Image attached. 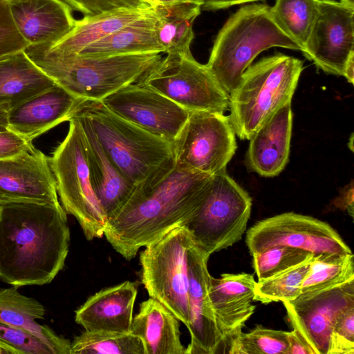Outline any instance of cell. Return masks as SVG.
<instances>
[{
  "instance_id": "6da1fadb",
  "label": "cell",
  "mask_w": 354,
  "mask_h": 354,
  "mask_svg": "<svg viewBox=\"0 0 354 354\" xmlns=\"http://www.w3.org/2000/svg\"><path fill=\"white\" fill-rule=\"evenodd\" d=\"M70 245L60 203H0V279L17 288L50 283L63 269Z\"/></svg>"
},
{
  "instance_id": "7a4b0ae2",
  "label": "cell",
  "mask_w": 354,
  "mask_h": 354,
  "mask_svg": "<svg viewBox=\"0 0 354 354\" xmlns=\"http://www.w3.org/2000/svg\"><path fill=\"white\" fill-rule=\"evenodd\" d=\"M211 177L175 165L160 181L134 188L107 220L104 236L118 253L131 260L140 248L188 222L204 199Z\"/></svg>"
},
{
  "instance_id": "3957f363",
  "label": "cell",
  "mask_w": 354,
  "mask_h": 354,
  "mask_svg": "<svg viewBox=\"0 0 354 354\" xmlns=\"http://www.w3.org/2000/svg\"><path fill=\"white\" fill-rule=\"evenodd\" d=\"M72 118L90 126L109 159L134 188L153 185L175 167L172 142L122 118L102 100L79 98Z\"/></svg>"
},
{
  "instance_id": "277c9868",
  "label": "cell",
  "mask_w": 354,
  "mask_h": 354,
  "mask_svg": "<svg viewBox=\"0 0 354 354\" xmlns=\"http://www.w3.org/2000/svg\"><path fill=\"white\" fill-rule=\"evenodd\" d=\"M28 57L57 85L80 99L102 100L136 83L162 57L160 53L85 57L52 49L49 44L28 45Z\"/></svg>"
},
{
  "instance_id": "5b68a950",
  "label": "cell",
  "mask_w": 354,
  "mask_h": 354,
  "mask_svg": "<svg viewBox=\"0 0 354 354\" xmlns=\"http://www.w3.org/2000/svg\"><path fill=\"white\" fill-rule=\"evenodd\" d=\"M272 47L301 51L277 25L270 7L266 4L244 6L231 15L218 32L205 65L230 95L254 58Z\"/></svg>"
},
{
  "instance_id": "8992f818",
  "label": "cell",
  "mask_w": 354,
  "mask_h": 354,
  "mask_svg": "<svg viewBox=\"0 0 354 354\" xmlns=\"http://www.w3.org/2000/svg\"><path fill=\"white\" fill-rule=\"evenodd\" d=\"M303 62L277 53L249 66L230 93L228 115L236 135L249 140L279 109L291 102Z\"/></svg>"
},
{
  "instance_id": "52a82bcc",
  "label": "cell",
  "mask_w": 354,
  "mask_h": 354,
  "mask_svg": "<svg viewBox=\"0 0 354 354\" xmlns=\"http://www.w3.org/2000/svg\"><path fill=\"white\" fill-rule=\"evenodd\" d=\"M58 196L66 214L78 221L86 239L102 238L107 222L95 194L88 166L83 128L75 118L49 158Z\"/></svg>"
},
{
  "instance_id": "ba28073f",
  "label": "cell",
  "mask_w": 354,
  "mask_h": 354,
  "mask_svg": "<svg viewBox=\"0 0 354 354\" xmlns=\"http://www.w3.org/2000/svg\"><path fill=\"white\" fill-rule=\"evenodd\" d=\"M251 209L250 195L223 169L212 175L204 199L185 226L195 245L210 257L241 239Z\"/></svg>"
},
{
  "instance_id": "9c48e42d",
  "label": "cell",
  "mask_w": 354,
  "mask_h": 354,
  "mask_svg": "<svg viewBox=\"0 0 354 354\" xmlns=\"http://www.w3.org/2000/svg\"><path fill=\"white\" fill-rule=\"evenodd\" d=\"M194 243L189 230L181 225L145 246L140 255L142 283L149 296L187 328L190 320L187 252Z\"/></svg>"
},
{
  "instance_id": "30bf717a",
  "label": "cell",
  "mask_w": 354,
  "mask_h": 354,
  "mask_svg": "<svg viewBox=\"0 0 354 354\" xmlns=\"http://www.w3.org/2000/svg\"><path fill=\"white\" fill-rule=\"evenodd\" d=\"M137 82L189 112L224 113L229 109V94L192 53L167 54Z\"/></svg>"
},
{
  "instance_id": "8fae6325",
  "label": "cell",
  "mask_w": 354,
  "mask_h": 354,
  "mask_svg": "<svg viewBox=\"0 0 354 354\" xmlns=\"http://www.w3.org/2000/svg\"><path fill=\"white\" fill-rule=\"evenodd\" d=\"M245 243L250 254L277 245L308 251L318 260L353 254L328 223L292 212L257 222L248 230Z\"/></svg>"
},
{
  "instance_id": "7c38bea8",
  "label": "cell",
  "mask_w": 354,
  "mask_h": 354,
  "mask_svg": "<svg viewBox=\"0 0 354 354\" xmlns=\"http://www.w3.org/2000/svg\"><path fill=\"white\" fill-rule=\"evenodd\" d=\"M172 145L176 166L209 175L225 169L237 147L229 116L208 111H190Z\"/></svg>"
},
{
  "instance_id": "4fadbf2b",
  "label": "cell",
  "mask_w": 354,
  "mask_h": 354,
  "mask_svg": "<svg viewBox=\"0 0 354 354\" xmlns=\"http://www.w3.org/2000/svg\"><path fill=\"white\" fill-rule=\"evenodd\" d=\"M282 303L292 328L299 333L313 354H326L335 319L342 310L354 306V279L301 293Z\"/></svg>"
},
{
  "instance_id": "5bb4252c",
  "label": "cell",
  "mask_w": 354,
  "mask_h": 354,
  "mask_svg": "<svg viewBox=\"0 0 354 354\" xmlns=\"http://www.w3.org/2000/svg\"><path fill=\"white\" fill-rule=\"evenodd\" d=\"M302 53L324 72L344 76L346 63L354 55V8L335 0H319Z\"/></svg>"
},
{
  "instance_id": "9a60e30c",
  "label": "cell",
  "mask_w": 354,
  "mask_h": 354,
  "mask_svg": "<svg viewBox=\"0 0 354 354\" xmlns=\"http://www.w3.org/2000/svg\"><path fill=\"white\" fill-rule=\"evenodd\" d=\"M102 101L115 114L171 142L189 113L165 96L138 82L118 89Z\"/></svg>"
},
{
  "instance_id": "2e32d148",
  "label": "cell",
  "mask_w": 354,
  "mask_h": 354,
  "mask_svg": "<svg viewBox=\"0 0 354 354\" xmlns=\"http://www.w3.org/2000/svg\"><path fill=\"white\" fill-rule=\"evenodd\" d=\"M209 257L194 243L187 252L188 297L191 342L185 354L225 353L223 337L209 295Z\"/></svg>"
},
{
  "instance_id": "e0dca14e",
  "label": "cell",
  "mask_w": 354,
  "mask_h": 354,
  "mask_svg": "<svg viewBox=\"0 0 354 354\" xmlns=\"http://www.w3.org/2000/svg\"><path fill=\"white\" fill-rule=\"evenodd\" d=\"M59 203L49 158L35 148L0 159V203Z\"/></svg>"
},
{
  "instance_id": "ac0fdd59",
  "label": "cell",
  "mask_w": 354,
  "mask_h": 354,
  "mask_svg": "<svg viewBox=\"0 0 354 354\" xmlns=\"http://www.w3.org/2000/svg\"><path fill=\"white\" fill-rule=\"evenodd\" d=\"M256 281L248 273L223 274L219 279L211 277L209 295L217 323L222 333L225 353L232 339L252 316L255 306Z\"/></svg>"
},
{
  "instance_id": "d6986e66",
  "label": "cell",
  "mask_w": 354,
  "mask_h": 354,
  "mask_svg": "<svg viewBox=\"0 0 354 354\" xmlns=\"http://www.w3.org/2000/svg\"><path fill=\"white\" fill-rule=\"evenodd\" d=\"M79 98L55 84L8 111V130L32 141L63 122L69 121Z\"/></svg>"
},
{
  "instance_id": "ffe728a7",
  "label": "cell",
  "mask_w": 354,
  "mask_h": 354,
  "mask_svg": "<svg viewBox=\"0 0 354 354\" xmlns=\"http://www.w3.org/2000/svg\"><path fill=\"white\" fill-rule=\"evenodd\" d=\"M292 127L291 102L272 115L249 140L248 169L263 177L279 175L288 162Z\"/></svg>"
},
{
  "instance_id": "44dd1931",
  "label": "cell",
  "mask_w": 354,
  "mask_h": 354,
  "mask_svg": "<svg viewBox=\"0 0 354 354\" xmlns=\"http://www.w3.org/2000/svg\"><path fill=\"white\" fill-rule=\"evenodd\" d=\"M14 22L28 45L53 44L66 35L76 19L62 0H8Z\"/></svg>"
},
{
  "instance_id": "7402d4cb",
  "label": "cell",
  "mask_w": 354,
  "mask_h": 354,
  "mask_svg": "<svg viewBox=\"0 0 354 354\" xmlns=\"http://www.w3.org/2000/svg\"><path fill=\"white\" fill-rule=\"evenodd\" d=\"M137 284L127 281L91 296L76 311L75 320L86 331H130Z\"/></svg>"
},
{
  "instance_id": "603a6c76",
  "label": "cell",
  "mask_w": 354,
  "mask_h": 354,
  "mask_svg": "<svg viewBox=\"0 0 354 354\" xmlns=\"http://www.w3.org/2000/svg\"><path fill=\"white\" fill-rule=\"evenodd\" d=\"M72 118L77 119L83 128L93 187L108 220L126 203L134 186L109 159L90 126L82 119Z\"/></svg>"
},
{
  "instance_id": "cb8c5ba5",
  "label": "cell",
  "mask_w": 354,
  "mask_h": 354,
  "mask_svg": "<svg viewBox=\"0 0 354 354\" xmlns=\"http://www.w3.org/2000/svg\"><path fill=\"white\" fill-rule=\"evenodd\" d=\"M130 332L142 340L145 354H185L178 319L153 298L140 304Z\"/></svg>"
},
{
  "instance_id": "d4e9b609",
  "label": "cell",
  "mask_w": 354,
  "mask_h": 354,
  "mask_svg": "<svg viewBox=\"0 0 354 354\" xmlns=\"http://www.w3.org/2000/svg\"><path fill=\"white\" fill-rule=\"evenodd\" d=\"M55 84L24 50L0 59V108L9 111Z\"/></svg>"
},
{
  "instance_id": "484cf974",
  "label": "cell",
  "mask_w": 354,
  "mask_h": 354,
  "mask_svg": "<svg viewBox=\"0 0 354 354\" xmlns=\"http://www.w3.org/2000/svg\"><path fill=\"white\" fill-rule=\"evenodd\" d=\"M157 18L153 8L145 15L82 50L85 57L164 53L156 37Z\"/></svg>"
},
{
  "instance_id": "4316f807",
  "label": "cell",
  "mask_w": 354,
  "mask_h": 354,
  "mask_svg": "<svg viewBox=\"0 0 354 354\" xmlns=\"http://www.w3.org/2000/svg\"><path fill=\"white\" fill-rule=\"evenodd\" d=\"M45 313L40 302L21 294L17 287L0 288L1 322L30 330L48 345L55 354H70L71 342L68 339L36 322L43 319Z\"/></svg>"
},
{
  "instance_id": "83f0119b",
  "label": "cell",
  "mask_w": 354,
  "mask_h": 354,
  "mask_svg": "<svg viewBox=\"0 0 354 354\" xmlns=\"http://www.w3.org/2000/svg\"><path fill=\"white\" fill-rule=\"evenodd\" d=\"M151 8H122L84 17L75 21L73 28L66 35L49 46L64 53L78 54L87 46L145 15Z\"/></svg>"
},
{
  "instance_id": "f1b7e54d",
  "label": "cell",
  "mask_w": 354,
  "mask_h": 354,
  "mask_svg": "<svg viewBox=\"0 0 354 354\" xmlns=\"http://www.w3.org/2000/svg\"><path fill=\"white\" fill-rule=\"evenodd\" d=\"M157 18L156 37L165 53H191L193 25L201 6L193 3L158 4L152 7Z\"/></svg>"
},
{
  "instance_id": "f546056e",
  "label": "cell",
  "mask_w": 354,
  "mask_h": 354,
  "mask_svg": "<svg viewBox=\"0 0 354 354\" xmlns=\"http://www.w3.org/2000/svg\"><path fill=\"white\" fill-rule=\"evenodd\" d=\"M319 0H276L270 7L279 28L304 50L316 18Z\"/></svg>"
},
{
  "instance_id": "4dcf8cb0",
  "label": "cell",
  "mask_w": 354,
  "mask_h": 354,
  "mask_svg": "<svg viewBox=\"0 0 354 354\" xmlns=\"http://www.w3.org/2000/svg\"><path fill=\"white\" fill-rule=\"evenodd\" d=\"M70 354H145L142 340L130 331H84L71 342Z\"/></svg>"
},
{
  "instance_id": "1f68e13d",
  "label": "cell",
  "mask_w": 354,
  "mask_h": 354,
  "mask_svg": "<svg viewBox=\"0 0 354 354\" xmlns=\"http://www.w3.org/2000/svg\"><path fill=\"white\" fill-rule=\"evenodd\" d=\"M312 257L305 261L268 278L258 280L254 300L263 304L290 301L301 294L302 282L308 274Z\"/></svg>"
},
{
  "instance_id": "d6a6232c",
  "label": "cell",
  "mask_w": 354,
  "mask_h": 354,
  "mask_svg": "<svg viewBox=\"0 0 354 354\" xmlns=\"http://www.w3.org/2000/svg\"><path fill=\"white\" fill-rule=\"evenodd\" d=\"M353 279V254L328 260H318L313 257L310 270L302 282L301 293L333 286Z\"/></svg>"
},
{
  "instance_id": "836d02e7",
  "label": "cell",
  "mask_w": 354,
  "mask_h": 354,
  "mask_svg": "<svg viewBox=\"0 0 354 354\" xmlns=\"http://www.w3.org/2000/svg\"><path fill=\"white\" fill-rule=\"evenodd\" d=\"M288 331L257 326L240 332L231 341L229 354H288Z\"/></svg>"
},
{
  "instance_id": "e575fe53",
  "label": "cell",
  "mask_w": 354,
  "mask_h": 354,
  "mask_svg": "<svg viewBox=\"0 0 354 354\" xmlns=\"http://www.w3.org/2000/svg\"><path fill=\"white\" fill-rule=\"evenodd\" d=\"M251 255L258 280L268 278L314 257L308 251L282 245H274Z\"/></svg>"
},
{
  "instance_id": "d590c367",
  "label": "cell",
  "mask_w": 354,
  "mask_h": 354,
  "mask_svg": "<svg viewBox=\"0 0 354 354\" xmlns=\"http://www.w3.org/2000/svg\"><path fill=\"white\" fill-rule=\"evenodd\" d=\"M354 353V306L342 310L335 319L326 354Z\"/></svg>"
},
{
  "instance_id": "8d00e7d4",
  "label": "cell",
  "mask_w": 354,
  "mask_h": 354,
  "mask_svg": "<svg viewBox=\"0 0 354 354\" xmlns=\"http://www.w3.org/2000/svg\"><path fill=\"white\" fill-rule=\"evenodd\" d=\"M0 339L21 354H55L48 345L30 330L1 322Z\"/></svg>"
},
{
  "instance_id": "74e56055",
  "label": "cell",
  "mask_w": 354,
  "mask_h": 354,
  "mask_svg": "<svg viewBox=\"0 0 354 354\" xmlns=\"http://www.w3.org/2000/svg\"><path fill=\"white\" fill-rule=\"evenodd\" d=\"M27 46L14 22L8 0H0V59L24 50Z\"/></svg>"
},
{
  "instance_id": "f35d334b",
  "label": "cell",
  "mask_w": 354,
  "mask_h": 354,
  "mask_svg": "<svg viewBox=\"0 0 354 354\" xmlns=\"http://www.w3.org/2000/svg\"><path fill=\"white\" fill-rule=\"evenodd\" d=\"M72 10L84 17L95 16L114 10L147 8L150 7L145 0H62Z\"/></svg>"
},
{
  "instance_id": "ab89813d",
  "label": "cell",
  "mask_w": 354,
  "mask_h": 354,
  "mask_svg": "<svg viewBox=\"0 0 354 354\" xmlns=\"http://www.w3.org/2000/svg\"><path fill=\"white\" fill-rule=\"evenodd\" d=\"M33 147L32 142L10 130L0 132V159L18 155Z\"/></svg>"
},
{
  "instance_id": "60d3db41",
  "label": "cell",
  "mask_w": 354,
  "mask_h": 354,
  "mask_svg": "<svg viewBox=\"0 0 354 354\" xmlns=\"http://www.w3.org/2000/svg\"><path fill=\"white\" fill-rule=\"evenodd\" d=\"M288 354H313L299 333L292 328L288 331Z\"/></svg>"
},
{
  "instance_id": "b9f144b4",
  "label": "cell",
  "mask_w": 354,
  "mask_h": 354,
  "mask_svg": "<svg viewBox=\"0 0 354 354\" xmlns=\"http://www.w3.org/2000/svg\"><path fill=\"white\" fill-rule=\"evenodd\" d=\"M334 204L339 209L346 210L353 218V186L352 183L343 190L335 200Z\"/></svg>"
},
{
  "instance_id": "7bdbcfd3",
  "label": "cell",
  "mask_w": 354,
  "mask_h": 354,
  "mask_svg": "<svg viewBox=\"0 0 354 354\" xmlns=\"http://www.w3.org/2000/svg\"><path fill=\"white\" fill-rule=\"evenodd\" d=\"M257 1L261 0H203L201 8L207 10H216Z\"/></svg>"
},
{
  "instance_id": "ee69618b",
  "label": "cell",
  "mask_w": 354,
  "mask_h": 354,
  "mask_svg": "<svg viewBox=\"0 0 354 354\" xmlns=\"http://www.w3.org/2000/svg\"><path fill=\"white\" fill-rule=\"evenodd\" d=\"M344 77L350 83H353L354 80V55L348 60L344 69Z\"/></svg>"
},
{
  "instance_id": "f6af8a7d",
  "label": "cell",
  "mask_w": 354,
  "mask_h": 354,
  "mask_svg": "<svg viewBox=\"0 0 354 354\" xmlns=\"http://www.w3.org/2000/svg\"><path fill=\"white\" fill-rule=\"evenodd\" d=\"M0 354H21V353L0 339Z\"/></svg>"
},
{
  "instance_id": "bcb514c9",
  "label": "cell",
  "mask_w": 354,
  "mask_h": 354,
  "mask_svg": "<svg viewBox=\"0 0 354 354\" xmlns=\"http://www.w3.org/2000/svg\"><path fill=\"white\" fill-rule=\"evenodd\" d=\"M8 111L0 108V132L8 130Z\"/></svg>"
},
{
  "instance_id": "7dc6e473",
  "label": "cell",
  "mask_w": 354,
  "mask_h": 354,
  "mask_svg": "<svg viewBox=\"0 0 354 354\" xmlns=\"http://www.w3.org/2000/svg\"><path fill=\"white\" fill-rule=\"evenodd\" d=\"M178 3H193L202 6L203 0H159L158 4H172Z\"/></svg>"
},
{
  "instance_id": "c3c4849f",
  "label": "cell",
  "mask_w": 354,
  "mask_h": 354,
  "mask_svg": "<svg viewBox=\"0 0 354 354\" xmlns=\"http://www.w3.org/2000/svg\"><path fill=\"white\" fill-rule=\"evenodd\" d=\"M339 1L349 7L354 8V0H340Z\"/></svg>"
},
{
  "instance_id": "681fc988",
  "label": "cell",
  "mask_w": 354,
  "mask_h": 354,
  "mask_svg": "<svg viewBox=\"0 0 354 354\" xmlns=\"http://www.w3.org/2000/svg\"><path fill=\"white\" fill-rule=\"evenodd\" d=\"M158 1L159 0H145L147 3L151 8L156 6L158 3Z\"/></svg>"
}]
</instances>
